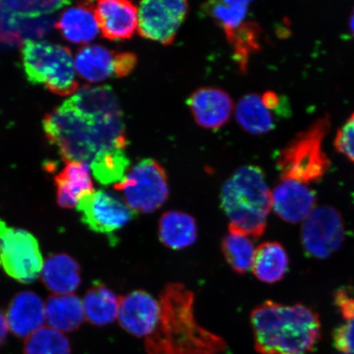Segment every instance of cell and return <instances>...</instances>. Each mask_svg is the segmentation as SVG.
<instances>
[{
	"label": "cell",
	"instance_id": "6da1fadb",
	"mask_svg": "<svg viewBox=\"0 0 354 354\" xmlns=\"http://www.w3.org/2000/svg\"><path fill=\"white\" fill-rule=\"evenodd\" d=\"M160 317L145 339L148 354H227L221 336L199 324L194 314V295L181 283H169L159 295Z\"/></svg>",
	"mask_w": 354,
	"mask_h": 354
},
{
	"label": "cell",
	"instance_id": "7a4b0ae2",
	"mask_svg": "<svg viewBox=\"0 0 354 354\" xmlns=\"http://www.w3.org/2000/svg\"><path fill=\"white\" fill-rule=\"evenodd\" d=\"M44 131L59 150L65 162H81L88 166L95 159L115 150H125L123 117L91 122L80 115L66 101L46 115Z\"/></svg>",
	"mask_w": 354,
	"mask_h": 354
},
{
	"label": "cell",
	"instance_id": "3957f363",
	"mask_svg": "<svg viewBox=\"0 0 354 354\" xmlns=\"http://www.w3.org/2000/svg\"><path fill=\"white\" fill-rule=\"evenodd\" d=\"M255 351L260 354H308L319 342V317L304 304L268 300L250 314Z\"/></svg>",
	"mask_w": 354,
	"mask_h": 354
},
{
	"label": "cell",
	"instance_id": "277c9868",
	"mask_svg": "<svg viewBox=\"0 0 354 354\" xmlns=\"http://www.w3.org/2000/svg\"><path fill=\"white\" fill-rule=\"evenodd\" d=\"M221 207L229 220V231L260 238L272 209V192L260 167L242 166L221 190Z\"/></svg>",
	"mask_w": 354,
	"mask_h": 354
},
{
	"label": "cell",
	"instance_id": "5b68a950",
	"mask_svg": "<svg viewBox=\"0 0 354 354\" xmlns=\"http://www.w3.org/2000/svg\"><path fill=\"white\" fill-rule=\"evenodd\" d=\"M330 128L329 115L317 119L283 148L277 159L281 180L308 185L317 183L329 170L330 162L322 142Z\"/></svg>",
	"mask_w": 354,
	"mask_h": 354
},
{
	"label": "cell",
	"instance_id": "8992f818",
	"mask_svg": "<svg viewBox=\"0 0 354 354\" xmlns=\"http://www.w3.org/2000/svg\"><path fill=\"white\" fill-rule=\"evenodd\" d=\"M22 64L28 81L66 96L78 90L76 68L69 48L47 41H26Z\"/></svg>",
	"mask_w": 354,
	"mask_h": 354
},
{
	"label": "cell",
	"instance_id": "52a82bcc",
	"mask_svg": "<svg viewBox=\"0 0 354 354\" xmlns=\"http://www.w3.org/2000/svg\"><path fill=\"white\" fill-rule=\"evenodd\" d=\"M114 189L122 192L128 206L140 214L160 209L170 192L165 168L152 158L136 163L120 183L114 185Z\"/></svg>",
	"mask_w": 354,
	"mask_h": 354
},
{
	"label": "cell",
	"instance_id": "ba28073f",
	"mask_svg": "<svg viewBox=\"0 0 354 354\" xmlns=\"http://www.w3.org/2000/svg\"><path fill=\"white\" fill-rule=\"evenodd\" d=\"M0 266L15 280L30 284L41 276L43 257L37 238L0 219Z\"/></svg>",
	"mask_w": 354,
	"mask_h": 354
},
{
	"label": "cell",
	"instance_id": "9c48e42d",
	"mask_svg": "<svg viewBox=\"0 0 354 354\" xmlns=\"http://www.w3.org/2000/svg\"><path fill=\"white\" fill-rule=\"evenodd\" d=\"M301 239L308 255L319 259L328 258L344 241L342 214L330 206L317 207L304 221Z\"/></svg>",
	"mask_w": 354,
	"mask_h": 354
},
{
	"label": "cell",
	"instance_id": "30bf717a",
	"mask_svg": "<svg viewBox=\"0 0 354 354\" xmlns=\"http://www.w3.org/2000/svg\"><path fill=\"white\" fill-rule=\"evenodd\" d=\"M183 0H149L139 7V34L143 38L165 46L174 42L176 34L189 12Z\"/></svg>",
	"mask_w": 354,
	"mask_h": 354
},
{
	"label": "cell",
	"instance_id": "8fae6325",
	"mask_svg": "<svg viewBox=\"0 0 354 354\" xmlns=\"http://www.w3.org/2000/svg\"><path fill=\"white\" fill-rule=\"evenodd\" d=\"M77 209L83 223L91 231L101 234L113 233L137 216L125 201L103 189L82 198Z\"/></svg>",
	"mask_w": 354,
	"mask_h": 354
},
{
	"label": "cell",
	"instance_id": "7c38bea8",
	"mask_svg": "<svg viewBox=\"0 0 354 354\" xmlns=\"http://www.w3.org/2000/svg\"><path fill=\"white\" fill-rule=\"evenodd\" d=\"M161 307L159 299L145 290H135L121 296L118 312L119 324L128 333L147 338L156 327Z\"/></svg>",
	"mask_w": 354,
	"mask_h": 354
},
{
	"label": "cell",
	"instance_id": "4fadbf2b",
	"mask_svg": "<svg viewBox=\"0 0 354 354\" xmlns=\"http://www.w3.org/2000/svg\"><path fill=\"white\" fill-rule=\"evenodd\" d=\"M187 105L194 121L205 129L216 130L228 122L234 109L227 92L215 87H202L194 91Z\"/></svg>",
	"mask_w": 354,
	"mask_h": 354
},
{
	"label": "cell",
	"instance_id": "5bb4252c",
	"mask_svg": "<svg viewBox=\"0 0 354 354\" xmlns=\"http://www.w3.org/2000/svg\"><path fill=\"white\" fill-rule=\"evenodd\" d=\"M317 196L307 185L281 180L272 192V209L286 223L297 224L315 209Z\"/></svg>",
	"mask_w": 354,
	"mask_h": 354
},
{
	"label": "cell",
	"instance_id": "9a60e30c",
	"mask_svg": "<svg viewBox=\"0 0 354 354\" xmlns=\"http://www.w3.org/2000/svg\"><path fill=\"white\" fill-rule=\"evenodd\" d=\"M97 19L104 37L110 41L131 39L138 29L139 10L125 0H104L97 3Z\"/></svg>",
	"mask_w": 354,
	"mask_h": 354
},
{
	"label": "cell",
	"instance_id": "2e32d148",
	"mask_svg": "<svg viewBox=\"0 0 354 354\" xmlns=\"http://www.w3.org/2000/svg\"><path fill=\"white\" fill-rule=\"evenodd\" d=\"M66 102L80 116L88 121L123 117L117 96L108 86H84Z\"/></svg>",
	"mask_w": 354,
	"mask_h": 354
},
{
	"label": "cell",
	"instance_id": "e0dca14e",
	"mask_svg": "<svg viewBox=\"0 0 354 354\" xmlns=\"http://www.w3.org/2000/svg\"><path fill=\"white\" fill-rule=\"evenodd\" d=\"M8 327L17 337L28 338L43 327L46 304L38 295L22 291L11 300L6 313Z\"/></svg>",
	"mask_w": 354,
	"mask_h": 354
},
{
	"label": "cell",
	"instance_id": "ac0fdd59",
	"mask_svg": "<svg viewBox=\"0 0 354 354\" xmlns=\"http://www.w3.org/2000/svg\"><path fill=\"white\" fill-rule=\"evenodd\" d=\"M55 176L57 202L63 209L77 207L80 201L94 192L90 166L81 162H65Z\"/></svg>",
	"mask_w": 354,
	"mask_h": 354
},
{
	"label": "cell",
	"instance_id": "d6986e66",
	"mask_svg": "<svg viewBox=\"0 0 354 354\" xmlns=\"http://www.w3.org/2000/svg\"><path fill=\"white\" fill-rule=\"evenodd\" d=\"M56 28L70 42L87 44L94 41L100 29L94 4L83 2L68 8L62 13Z\"/></svg>",
	"mask_w": 354,
	"mask_h": 354
},
{
	"label": "cell",
	"instance_id": "ffe728a7",
	"mask_svg": "<svg viewBox=\"0 0 354 354\" xmlns=\"http://www.w3.org/2000/svg\"><path fill=\"white\" fill-rule=\"evenodd\" d=\"M236 120L242 129L250 134L263 135L274 129L281 115L269 105L263 95L251 93L243 96L236 109Z\"/></svg>",
	"mask_w": 354,
	"mask_h": 354
},
{
	"label": "cell",
	"instance_id": "44dd1931",
	"mask_svg": "<svg viewBox=\"0 0 354 354\" xmlns=\"http://www.w3.org/2000/svg\"><path fill=\"white\" fill-rule=\"evenodd\" d=\"M44 285L54 295H69L82 282L81 268L72 257L53 254L44 263L41 274Z\"/></svg>",
	"mask_w": 354,
	"mask_h": 354
},
{
	"label": "cell",
	"instance_id": "7402d4cb",
	"mask_svg": "<svg viewBox=\"0 0 354 354\" xmlns=\"http://www.w3.org/2000/svg\"><path fill=\"white\" fill-rule=\"evenodd\" d=\"M158 238L168 249H187L197 241L196 221L187 212L178 210L167 211L159 219Z\"/></svg>",
	"mask_w": 354,
	"mask_h": 354
},
{
	"label": "cell",
	"instance_id": "603a6c76",
	"mask_svg": "<svg viewBox=\"0 0 354 354\" xmlns=\"http://www.w3.org/2000/svg\"><path fill=\"white\" fill-rule=\"evenodd\" d=\"M85 317L82 301L75 295H53L46 301V320L62 333L78 329Z\"/></svg>",
	"mask_w": 354,
	"mask_h": 354
},
{
	"label": "cell",
	"instance_id": "cb8c5ba5",
	"mask_svg": "<svg viewBox=\"0 0 354 354\" xmlns=\"http://www.w3.org/2000/svg\"><path fill=\"white\" fill-rule=\"evenodd\" d=\"M116 53L103 46H88L77 52L75 68L88 82H103L116 76Z\"/></svg>",
	"mask_w": 354,
	"mask_h": 354
},
{
	"label": "cell",
	"instance_id": "d4e9b609",
	"mask_svg": "<svg viewBox=\"0 0 354 354\" xmlns=\"http://www.w3.org/2000/svg\"><path fill=\"white\" fill-rule=\"evenodd\" d=\"M121 296H118L100 281L86 291L82 301L86 320L97 326L112 323L118 316Z\"/></svg>",
	"mask_w": 354,
	"mask_h": 354
},
{
	"label": "cell",
	"instance_id": "484cf974",
	"mask_svg": "<svg viewBox=\"0 0 354 354\" xmlns=\"http://www.w3.org/2000/svg\"><path fill=\"white\" fill-rule=\"evenodd\" d=\"M289 264L285 248L280 243L267 241L257 248L252 271L260 281L273 284L284 278Z\"/></svg>",
	"mask_w": 354,
	"mask_h": 354
},
{
	"label": "cell",
	"instance_id": "4316f807",
	"mask_svg": "<svg viewBox=\"0 0 354 354\" xmlns=\"http://www.w3.org/2000/svg\"><path fill=\"white\" fill-rule=\"evenodd\" d=\"M53 26L51 17H26L10 15L0 10V41L6 43H20L30 38L42 37Z\"/></svg>",
	"mask_w": 354,
	"mask_h": 354
},
{
	"label": "cell",
	"instance_id": "83f0119b",
	"mask_svg": "<svg viewBox=\"0 0 354 354\" xmlns=\"http://www.w3.org/2000/svg\"><path fill=\"white\" fill-rule=\"evenodd\" d=\"M224 33L232 48L234 59L241 72H246L250 56L259 51L261 47L259 26L255 21L247 19Z\"/></svg>",
	"mask_w": 354,
	"mask_h": 354
},
{
	"label": "cell",
	"instance_id": "f1b7e54d",
	"mask_svg": "<svg viewBox=\"0 0 354 354\" xmlns=\"http://www.w3.org/2000/svg\"><path fill=\"white\" fill-rule=\"evenodd\" d=\"M256 248L251 237L228 231L221 242V250L230 267L236 273L245 274L253 268Z\"/></svg>",
	"mask_w": 354,
	"mask_h": 354
},
{
	"label": "cell",
	"instance_id": "f546056e",
	"mask_svg": "<svg viewBox=\"0 0 354 354\" xmlns=\"http://www.w3.org/2000/svg\"><path fill=\"white\" fill-rule=\"evenodd\" d=\"M129 165L125 150H115L95 159L90 168L98 183L108 185L120 183L126 177Z\"/></svg>",
	"mask_w": 354,
	"mask_h": 354
},
{
	"label": "cell",
	"instance_id": "4dcf8cb0",
	"mask_svg": "<svg viewBox=\"0 0 354 354\" xmlns=\"http://www.w3.org/2000/svg\"><path fill=\"white\" fill-rule=\"evenodd\" d=\"M24 354H71L70 340L62 332L43 326L26 339Z\"/></svg>",
	"mask_w": 354,
	"mask_h": 354
},
{
	"label": "cell",
	"instance_id": "1f68e13d",
	"mask_svg": "<svg viewBox=\"0 0 354 354\" xmlns=\"http://www.w3.org/2000/svg\"><path fill=\"white\" fill-rule=\"evenodd\" d=\"M250 1H211L202 10L219 26L223 32L236 28L247 20Z\"/></svg>",
	"mask_w": 354,
	"mask_h": 354
},
{
	"label": "cell",
	"instance_id": "d6a6232c",
	"mask_svg": "<svg viewBox=\"0 0 354 354\" xmlns=\"http://www.w3.org/2000/svg\"><path fill=\"white\" fill-rule=\"evenodd\" d=\"M71 4L69 1H0V10L10 15L39 17L52 15Z\"/></svg>",
	"mask_w": 354,
	"mask_h": 354
},
{
	"label": "cell",
	"instance_id": "836d02e7",
	"mask_svg": "<svg viewBox=\"0 0 354 354\" xmlns=\"http://www.w3.org/2000/svg\"><path fill=\"white\" fill-rule=\"evenodd\" d=\"M337 151L354 162V113L339 128L335 139Z\"/></svg>",
	"mask_w": 354,
	"mask_h": 354
},
{
	"label": "cell",
	"instance_id": "e575fe53",
	"mask_svg": "<svg viewBox=\"0 0 354 354\" xmlns=\"http://www.w3.org/2000/svg\"><path fill=\"white\" fill-rule=\"evenodd\" d=\"M335 348L344 354H354V320L347 321L334 331Z\"/></svg>",
	"mask_w": 354,
	"mask_h": 354
},
{
	"label": "cell",
	"instance_id": "d590c367",
	"mask_svg": "<svg viewBox=\"0 0 354 354\" xmlns=\"http://www.w3.org/2000/svg\"><path fill=\"white\" fill-rule=\"evenodd\" d=\"M335 302L345 320H354V298L348 295L346 292L339 290L336 292Z\"/></svg>",
	"mask_w": 354,
	"mask_h": 354
},
{
	"label": "cell",
	"instance_id": "8d00e7d4",
	"mask_svg": "<svg viewBox=\"0 0 354 354\" xmlns=\"http://www.w3.org/2000/svg\"><path fill=\"white\" fill-rule=\"evenodd\" d=\"M137 64V57L132 53H118L116 57V77H123L131 73Z\"/></svg>",
	"mask_w": 354,
	"mask_h": 354
},
{
	"label": "cell",
	"instance_id": "74e56055",
	"mask_svg": "<svg viewBox=\"0 0 354 354\" xmlns=\"http://www.w3.org/2000/svg\"><path fill=\"white\" fill-rule=\"evenodd\" d=\"M8 330H10V327H8L6 315H4V314L0 311V346L6 342Z\"/></svg>",
	"mask_w": 354,
	"mask_h": 354
},
{
	"label": "cell",
	"instance_id": "f35d334b",
	"mask_svg": "<svg viewBox=\"0 0 354 354\" xmlns=\"http://www.w3.org/2000/svg\"><path fill=\"white\" fill-rule=\"evenodd\" d=\"M349 28H351V32L354 37V8L352 12L351 19H349Z\"/></svg>",
	"mask_w": 354,
	"mask_h": 354
}]
</instances>
